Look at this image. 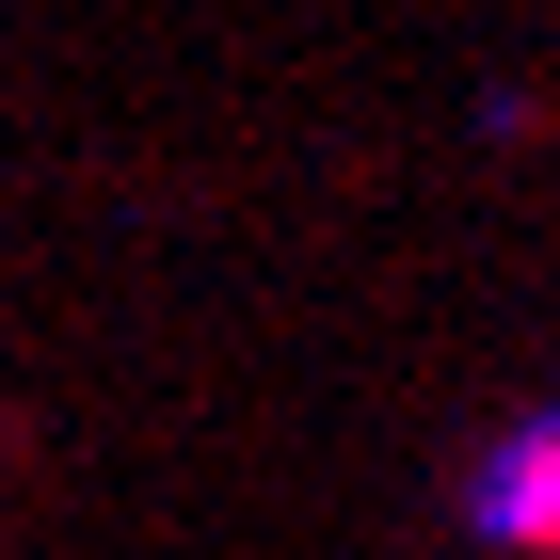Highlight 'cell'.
<instances>
[{
	"mask_svg": "<svg viewBox=\"0 0 560 560\" xmlns=\"http://www.w3.org/2000/svg\"><path fill=\"white\" fill-rule=\"evenodd\" d=\"M480 513L513 528V545H545V560H560V417H545V432H528L513 465H497V497H480Z\"/></svg>",
	"mask_w": 560,
	"mask_h": 560,
	"instance_id": "1",
	"label": "cell"
}]
</instances>
